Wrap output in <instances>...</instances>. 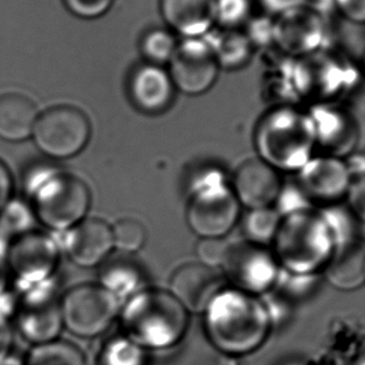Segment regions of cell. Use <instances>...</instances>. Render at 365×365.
<instances>
[{"instance_id": "6da1fadb", "label": "cell", "mask_w": 365, "mask_h": 365, "mask_svg": "<svg viewBox=\"0 0 365 365\" xmlns=\"http://www.w3.org/2000/svg\"><path fill=\"white\" fill-rule=\"evenodd\" d=\"M203 327L209 343L219 353L242 358L268 340L273 315L260 297L225 287L204 310Z\"/></svg>"}, {"instance_id": "7a4b0ae2", "label": "cell", "mask_w": 365, "mask_h": 365, "mask_svg": "<svg viewBox=\"0 0 365 365\" xmlns=\"http://www.w3.org/2000/svg\"><path fill=\"white\" fill-rule=\"evenodd\" d=\"M257 157L279 173H297L315 154L309 109L300 104L269 108L254 128Z\"/></svg>"}, {"instance_id": "3957f363", "label": "cell", "mask_w": 365, "mask_h": 365, "mask_svg": "<svg viewBox=\"0 0 365 365\" xmlns=\"http://www.w3.org/2000/svg\"><path fill=\"white\" fill-rule=\"evenodd\" d=\"M334 247V235L324 213L320 209L304 208L282 215L270 249L282 272L297 277H318Z\"/></svg>"}, {"instance_id": "277c9868", "label": "cell", "mask_w": 365, "mask_h": 365, "mask_svg": "<svg viewBox=\"0 0 365 365\" xmlns=\"http://www.w3.org/2000/svg\"><path fill=\"white\" fill-rule=\"evenodd\" d=\"M124 335L143 349H169L182 341L189 313L169 290L143 289L120 309Z\"/></svg>"}, {"instance_id": "5b68a950", "label": "cell", "mask_w": 365, "mask_h": 365, "mask_svg": "<svg viewBox=\"0 0 365 365\" xmlns=\"http://www.w3.org/2000/svg\"><path fill=\"white\" fill-rule=\"evenodd\" d=\"M292 76L297 99L307 108L345 104L363 79L359 64L330 46L294 59Z\"/></svg>"}, {"instance_id": "8992f818", "label": "cell", "mask_w": 365, "mask_h": 365, "mask_svg": "<svg viewBox=\"0 0 365 365\" xmlns=\"http://www.w3.org/2000/svg\"><path fill=\"white\" fill-rule=\"evenodd\" d=\"M24 189L36 219L58 233L83 222L91 208V190L86 182L59 168H33L26 174Z\"/></svg>"}, {"instance_id": "52a82bcc", "label": "cell", "mask_w": 365, "mask_h": 365, "mask_svg": "<svg viewBox=\"0 0 365 365\" xmlns=\"http://www.w3.org/2000/svg\"><path fill=\"white\" fill-rule=\"evenodd\" d=\"M240 204L222 170L209 168L194 178L187 222L200 239L225 238L240 220Z\"/></svg>"}, {"instance_id": "ba28073f", "label": "cell", "mask_w": 365, "mask_h": 365, "mask_svg": "<svg viewBox=\"0 0 365 365\" xmlns=\"http://www.w3.org/2000/svg\"><path fill=\"white\" fill-rule=\"evenodd\" d=\"M219 270L229 287L257 297L274 289L282 274L270 247L245 239L229 242Z\"/></svg>"}, {"instance_id": "9c48e42d", "label": "cell", "mask_w": 365, "mask_h": 365, "mask_svg": "<svg viewBox=\"0 0 365 365\" xmlns=\"http://www.w3.org/2000/svg\"><path fill=\"white\" fill-rule=\"evenodd\" d=\"M63 327L79 338L106 333L120 313V302L99 284H81L61 300Z\"/></svg>"}, {"instance_id": "30bf717a", "label": "cell", "mask_w": 365, "mask_h": 365, "mask_svg": "<svg viewBox=\"0 0 365 365\" xmlns=\"http://www.w3.org/2000/svg\"><path fill=\"white\" fill-rule=\"evenodd\" d=\"M16 325L24 339L33 345L58 339L63 329L61 302L53 279L46 283L16 287Z\"/></svg>"}, {"instance_id": "8fae6325", "label": "cell", "mask_w": 365, "mask_h": 365, "mask_svg": "<svg viewBox=\"0 0 365 365\" xmlns=\"http://www.w3.org/2000/svg\"><path fill=\"white\" fill-rule=\"evenodd\" d=\"M91 134V122L81 109L58 106L39 114L31 138L48 157L68 159L86 147Z\"/></svg>"}, {"instance_id": "7c38bea8", "label": "cell", "mask_w": 365, "mask_h": 365, "mask_svg": "<svg viewBox=\"0 0 365 365\" xmlns=\"http://www.w3.org/2000/svg\"><path fill=\"white\" fill-rule=\"evenodd\" d=\"M295 182L313 208L328 209L346 200L351 175L344 159L314 154L297 173Z\"/></svg>"}, {"instance_id": "4fadbf2b", "label": "cell", "mask_w": 365, "mask_h": 365, "mask_svg": "<svg viewBox=\"0 0 365 365\" xmlns=\"http://www.w3.org/2000/svg\"><path fill=\"white\" fill-rule=\"evenodd\" d=\"M324 14L314 6H303L274 18V49L290 59L308 56L328 46Z\"/></svg>"}, {"instance_id": "5bb4252c", "label": "cell", "mask_w": 365, "mask_h": 365, "mask_svg": "<svg viewBox=\"0 0 365 365\" xmlns=\"http://www.w3.org/2000/svg\"><path fill=\"white\" fill-rule=\"evenodd\" d=\"M168 71L177 91L195 97L213 88L220 66L203 36L184 38L178 44Z\"/></svg>"}, {"instance_id": "9a60e30c", "label": "cell", "mask_w": 365, "mask_h": 365, "mask_svg": "<svg viewBox=\"0 0 365 365\" xmlns=\"http://www.w3.org/2000/svg\"><path fill=\"white\" fill-rule=\"evenodd\" d=\"M59 263V247L49 235L36 232L21 235L11 243L6 255L9 273L16 287L46 283L53 279Z\"/></svg>"}, {"instance_id": "2e32d148", "label": "cell", "mask_w": 365, "mask_h": 365, "mask_svg": "<svg viewBox=\"0 0 365 365\" xmlns=\"http://www.w3.org/2000/svg\"><path fill=\"white\" fill-rule=\"evenodd\" d=\"M314 127L315 154L346 159L360 139L359 123L346 104L308 108Z\"/></svg>"}, {"instance_id": "e0dca14e", "label": "cell", "mask_w": 365, "mask_h": 365, "mask_svg": "<svg viewBox=\"0 0 365 365\" xmlns=\"http://www.w3.org/2000/svg\"><path fill=\"white\" fill-rule=\"evenodd\" d=\"M229 182L240 207L248 210L274 207L284 187L282 173L258 157L240 163Z\"/></svg>"}, {"instance_id": "ac0fdd59", "label": "cell", "mask_w": 365, "mask_h": 365, "mask_svg": "<svg viewBox=\"0 0 365 365\" xmlns=\"http://www.w3.org/2000/svg\"><path fill=\"white\" fill-rule=\"evenodd\" d=\"M219 269L204 264H184L172 274L169 292L188 313H200L208 307L214 297L227 287Z\"/></svg>"}, {"instance_id": "d6986e66", "label": "cell", "mask_w": 365, "mask_h": 365, "mask_svg": "<svg viewBox=\"0 0 365 365\" xmlns=\"http://www.w3.org/2000/svg\"><path fill=\"white\" fill-rule=\"evenodd\" d=\"M61 234V247L68 258L81 268L102 264L114 249L112 227L101 219L86 218Z\"/></svg>"}, {"instance_id": "ffe728a7", "label": "cell", "mask_w": 365, "mask_h": 365, "mask_svg": "<svg viewBox=\"0 0 365 365\" xmlns=\"http://www.w3.org/2000/svg\"><path fill=\"white\" fill-rule=\"evenodd\" d=\"M172 76L164 66L145 63L133 71L129 94L134 106L147 114H159L172 106L175 97Z\"/></svg>"}, {"instance_id": "44dd1931", "label": "cell", "mask_w": 365, "mask_h": 365, "mask_svg": "<svg viewBox=\"0 0 365 365\" xmlns=\"http://www.w3.org/2000/svg\"><path fill=\"white\" fill-rule=\"evenodd\" d=\"M322 275L335 289L353 292L365 284V238L363 234L335 243Z\"/></svg>"}, {"instance_id": "7402d4cb", "label": "cell", "mask_w": 365, "mask_h": 365, "mask_svg": "<svg viewBox=\"0 0 365 365\" xmlns=\"http://www.w3.org/2000/svg\"><path fill=\"white\" fill-rule=\"evenodd\" d=\"M160 13L182 39L202 38L215 26V0H160Z\"/></svg>"}, {"instance_id": "603a6c76", "label": "cell", "mask_w": 365, "mask_h": 365, "mask_svg": "<svg viewBox=\"0 0 365 365\" xmlns=\"http://www.w3.org/2000/svg\"><path fill=\"white\" fill-rule=\"evenodd\" d=\"M39 110L31 98L21 93L0 96V138L23 142L33 135Z\"/></svg>"}, {"instance_id": "cb8c5ba5", "label": "cell", "mask_w": 365, "mask_h": 365, "mask_svg": "<svg viewBox=\"0 0 365 365\" xmlns=\"http://www.w3.org/2000/svg\"><path fill=\"white\" fill-rule=\"evenodd\" d=\"M213 51L220 69L239 71L248 66L254 49L243 29H224L214 26L203 36Z\"/></svg>"}, {"instance_id": "d4e9b609", "label": "cell", "mask_w": 365, "mask_h": 365, "mask_svg": "<svg viewBox=\"0 0 365 365\" xmlns=\"http://www.w3.org/2000/svg\"><path fill=\"white\" fill-rule=\"evenodd\" d=\"M273 56L268 63L267 71L264 73L263 96L270 102V107L285 106V104H299L295 96L293 86V61L288 56L280 54Z\"/></svg>"}, {"instance_id": "484cf974", "label": "cell", "mask_w": 365, "mask_h": 365, "mask_svg": "<svg viewBox=\"0 0 365 365\" xmlns=\"http://www.w3.org/2000/svg\"><path fill=\"white\" fill-rule=\"evenodd\" d=\"M104 289L122 302H127L144 288V280L135 265L115 262L104 267L101 272V283Z\"/></svg>"}, {"instance_id": "4316f807", "label": "cell", "mask_w": 365, "mask_h": 365, "mask_svg": "<svg viewBox=\"0 0 365 365\" xmlns=\"http://www.w3.org/2000/svg\"><path fill=\"white\" fill-rule=\"evenodd\" d=\"M280 214L274 207L250 209L242 219L244 239L250 243L270 247L280 224Z\"/></svg>"}, {"instance_id": "83f0119b", "label": "cell", "mask_w": 365, "mask_h": 365, "mask_svg": "<svg viewBox=\"0 0 365 365\" xmlns=\"http://www.w3.org/2000/svg\"><path fill=\"white\" fill-rule=\"evenodd\" d=\"M23 365H86V358L76 345L64 340H53L34 345Z\"/></svg>"}, {"instance_id": "f1b7e54d", "label": "cell", "mask_w": 365, "mask_h": 365, "mask_svg": "<svg viewBox=\"0 0 365 365\" xmlns=\"http://www.w3.org/2000/svg\"><path fill=\"white\" fill-rule=\"evenodd\" d=\"M178 44L179 41L172 31L155 28L143 36L140 49L149 64L164 66L172 61Z\"/></svg>"}, {"instance_id": "f546056e", "label": "cell", "mask_w": 365, "mask_h": 365, "mask_svg": "<svg viewBox=\"0 0 365 365\" xmlns=\"http://www.w3.org/2000/svg\"><path fill=\"white\" fill-rule=\"evenodd\" d=\"M145 350L125 335H120L103 346L98 365H145Z\"/></svg>"}, {"instance_id": "4dcf8cb0", "label": "cell", "mask_w": 365, "mask_h": 365, "mask_svg": "<svg viewBox=\"0 0 365 365\" xmlns=\"http://www.w3.org/2000/svg\"><path fill=\"white\" fill-rule=\"evenodd\" d=\"M254 0H215V26L224 29H243L255 14Z\"/></svg>"}, {"instance_id": "1f68e13d", "label": "cell", "mask_w": 365, "mask_h": 365, "mask_svg": "<svg viewBox=\"0 0 365 365\" xmlns=\"http://www.w3.org/2000/svg\"><path fill=\"white\" fill-rule=\"evenodd\" d=\"M34 222L36 217L31 205L21 200L11 199L0 212V225L9 234V237L18 238L21 235L33 232L31 229Z\"/></svg>"}, {"instance_id": "d6a6232c", "label": "cell", "mask_w": 365, "mask_h": 365, "mask_svg": "<svg viewBox=\"0 0 365 365\" xmlns=\"http://www.w3.org/2000/svg\"><path fill=\"white\" fill-rule=\"evenodd\" d=\"M114 248L125 253H135L144 247L147 232L139 220L123 218L112 227Z\"/></svg>"}, {"instance_id": "836d02e7", "label": "cell", "mask_w": 365, "mask_h": 365, "mask_svg": "<svg viewBox=\"0 0 365 365\" xmlns=\"http://www.w3.org/2000/svg\"><path fill=\"white\" fill-rule=\"evenodd\" d=\"M243 31L255 51L274 49V18L272 16L255 13L244 26Z\"/></svg>"}, {"instance_id": "e575fe53", "label": "cell", "mask_w": 365, "mask_h": 365, "mask_svg": "<svg viewBox=\"0 0 365 365\" xmlns=\"http://www.w3.org/2000/svg\"><path fill=\"white\" fill-rule=\"evenodd\" d=\"M228 244V240L224 238L200 239V242L197 245L199 263L204 264L210 268H220L227 253Z\"/></svg>"}, {"instance_id": "d590c367", "label": "cell", "mask_w": 365, "mask_h": 365, "mask_svg": "<svg viewBox=\"0 0 365 365\" xmlns=\"http://www.w3.org/2000/svg\"><path fill=\"white\" fill-rule=\"evenodd\" d=\"M66 9L81 19H98L110 11L114 0H64Z\"/></svg>"}, {"instance_id": "8d00e7d4", "label": "cell", "mask_w": 365, "mask_h": 365, "mask_svg": "<svg viewBox=\"0 0 365 365\" xmlns=\"http://www.w3.org/2000/svg\"><path fill=\"white\" fill-rule=\"evenodd\" d=\"M338 16L354 26H365V0H331Z\"/></svg>"}, {"instance_id": "74e56055", "label": "cell", "mask_w": 365, "mask_h": 365, "mask_svg": "<svg viewBox=\"0 0 365 365\" xmlns=\"http://www.w3.org/2000/svg\"><path fill=\"white\" fill-rule=\"evenodd\" d=\"M254 1L260 13L272 18H278L289 11L310 4V0H254Z\"/></svg>"}, {"instance_id": "f35d334b", "label": "cell", "mask_w": 365, "mask_h": 365, "mask_svg": "<svg viewBox=\"0 0 365 365\" xmlns=\"http://www.w3.org/2000/svg\"><path fill=\"white\" fill-rule=\"evenodd\" d=\"M13 345V333H11L9 318L0 314V363L6 360L11 353Z\"/></svg>"}, {"instance_id": "ab89813d", "label": "cell", "mask_w": 365, "mask_h": 365, "mask_svg": "<svg viewBox=\"0 0 365 365\" xmlns=\"http://www.w3.org/2000/svg\"><path fill=\"white\" fill-rule=\"evenodd\" d=\"M13 178L6 164L0 160V212L11 200Z\"/></svg>"}, {"instance_id": "60d3db41", "label": "cell", "mask_w": 365, "mask_h": 365, "mask_svg": "<svg viewBox=\"0 0 365 365\" xmlns=\"http://www.w3.org/2000/svg\"><path fill=\"white\" fill-rule=\"evenodd\" d=\"M9 268L6 260H0V298L9 293L8 283H9Z\"/></svg>"}, {"instance_id": "b9f144b4", "label": "cell", "mask_w": 365, "mask_h": 365, "mask_svg": "<svg viewBox=\"0 0 365 365\" xmlns=\"http://www.w3.org/2000/svg\"><path fill=\"white\" fill-rule=\"evenodd\" d=\"M9 247H11V237L0 225V260H6Z\"/></svg>"}, {"instance_id": "7bdbcfd3", "label": "cell", "mask_w": 365, "mask_h": 365, "mask_svg": "<svg viewBox=\"0 0 365 365\" xmlns=\"http://www.w3.org/2000/svg\"><path fill=\"white\" fill-rule=\"evenodd\" d=\"M359 68L360 71H361V76H363V78L365 79V51L364 53H363V56H361V59H360Z\"/></svg>"}, {"instance_id": "ee69618b", "label": "cell", "mask_w": 365, "mask_h": 365, "mask_svg": "<svg viewBox=\"0 0 365 365\" xmlns=\"http://www.w3.org/2000/svg\"><path fill=\"white\" fill-rule=\"evenodd\" d=\"M359 365H365V359L364 360H361V361H360V364Z\"/></svg>"}]
</instances>
